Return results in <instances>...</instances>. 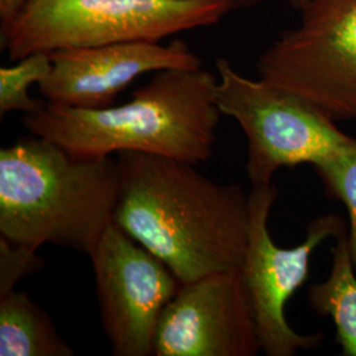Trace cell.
Segmentation results:
<instances>
[{"mask_svg": "<svg viewBox=\"0 0 356 356\" xmlns=\"http://www.w3.org/2000/svg\"><path fill=\"white\" fill-rule=\"evenodd\" d=\"M114 222L181 282L241 269L248 243L250 193L218 184L195 164L149 153L116 154Z\"/></svg>", "mask_w": 356, "mask_h": 356, "instance_id": "cell-1", "label": "cell"}, {"mask_svg": "<svg viewBox=\"0 0 356 356\" xmlns=\"http://www.w3.org/2000/svg\"><path fill=\"white\" fill-rule=\"evenodd\" d=\"M216 85L218 76L202 67L168 69L154 73L120 106L79 108L47 102L23 123L31 135L78 157L141 152L197 165L211 157L223 116Z\"/></svg>", "mask_w": 356, "mask_h": 356, "instance_id": "cell-2", "label": "cell"}, {"mask_svg": "<svg viewBox=\"0 0 356 356\" xmlns=\"http://www.w3.org/2000/svg\"><path fill=\"white\" fill-rule=\"evenodd\" d=\"M119 184L113 156L78 157L31 135L0 149V236L90 254L114 222Z\"/></svg>", "mask_w": 356, "mask_h": 356, "instance_id": "cell-3", "label": "cell"}, {"mask_svg": "<svg viewBox=\"0 0 356 356\" xmlns=\"http://www.w3.org/2000/svg\"><path fill=\"white\" fill-rule=\"evenodd\" d=\"M231 11L225 0H29L1 29V42L17 61L32 53L163 41L216 26Z\"/></svg>", "mask_w": 356, "mask_h": 356, "instance_id": "cell-4", "label": "cell"}, {"mask_svg": "<svg viewBox=\"0 0 356 356\" xmlns=\"http://www.w3.org/2000/svg\"><path fill=\"white\" fill-rule=\"evenodd\" d=\"M216 65V103L245 135V172L252 186L270 185L281 168L317 165L355 147V138L309 99L260 76H244L227 58Z\"/></svg>", "mask_w": 356, "mask_h": 356, "instance_id": "cell-5", "label": "cell"}, {"mask_svg": "<svg viewBox=\"0 0 356 356\" xmlns=\"http://www.w3.org/2000/svg\"><path fill=\"white\" fill-rule=\"evenodd\" d=\"M301 19L257 60L259 76L334 120L356 122V0H306Z\"/></svg>", "mask_w": 356, "mask_h": 356, "instance_id": "cell-6", "label": "cell"}, {"mask_svg": "<svg viewBox=\"0 0 356 356\" xmlns=\"http://www.w3.org/2000/svg\"><path fill=\"white\" fill-rule=\"evenodd\" d=\"M277 197L279 191L273 184L252 186L248 243L241 270L254 310L261 351L268 356H294L301 350L318 347L323 337L293 330L285 317V305L307 280L316 248L347 229L342 216H321L309 223L304 242L293 248H282L273 242L268 229L270 210Z\"/></svg>", "mask_w": 356, "mask_h": 356, "instance_id": "cell-7", "label": "cell"}, {"mask_svg": "<svg viewBox=\"0 0 356 356\" xmlns=\"http://www.w3.org/2000/svg\"><path fill=\"white\" fill-rule=\"evenodd\" d=\"M89 256L101 322L113 354L153 355L159 321L182 282L115 222Z\"/></svg>", "mask_w": 356, "mask_h": 356, "instance_id": "cell-8", "label": "cell"}, {"mask_svg": "<svg viewBox=\"0 0 356 356\" xmlns=\"http://www.w3.org/2000/svg\"><path fill=\"white\" fill-rule=\"evenodd\" d=\"M261 351L241 269L182 282L154 335V356H254Z\"/></svg>", "mask_w": 356, "mask_h": 356, "instance_id": "cell-9", "label": "cell"}, {"mask_svg": "<svg viewBox=\"0 0 356 356\" xmlns=\"http://www.w3.org/2000/svg\"><path fill=\"white\" fill-rule=\"evenodd\" d=\"M51 70L38 90L47 102L79 108L113 106L136 78L168 69H198L201 58L182 41H132L49 53Z\"/></svg>", "mask_w": 356, "mask_h": 356, "instance_id": "cell-10", "label": "cell"}, {"mask_svg": "<svg viewBox=\"0 0 356 356\" xmlns=\"http://www.w3.org/2000/svg\"><path fill=\"white\" fill-rule=\"evenodd\" d=\"M0 355L73 356L45 310L24 292L0 297Z\"/></svg>", "mask_w": 356, "mask_h": 356, "instance_id": "cell-11", "label": "cell"}, {"mask_svg": "<svg viewBox=\"0 0 356 356\" xmlns=\"http://www.w3.org/2000/svg\"><path fill=\"white\" fill-rule=\"evenodd\" d=\"M327 279L309 288L307 300L319 316L330 317L342 355L356 356V270L347 231L335 238Z\"/></svg>", "mask_w": 356, "mask_h": 356, "instance_id": "cell-12", "label": "cell"}, {"mask_svg": "<svg viewBox=\"0 0 356 356\" xmlns=\"http://www.w3.org/2000/svg\"><path fill=\"white\" fill-rule=\"evenodd\" d=\"M51 70L49 53H32L13 66L0 67V115L13 111L26 115L40 111L47 102L31 97L32 85H40Z\"/></svg>", "mask_w": 356, "mask_h": 356, "instance_id": "cell-13", "label": "cell"}, {"mask_svg": "<svg viewBox=\"0 0 356 356\" xmlns=\"http://www.w3.org/2000/svg\"><path fill=\"white\" fill-rule=\"evenodd\" d=\"M325 191L343 202L350 218L348 244L356 270V145L334 153L314 165Z\"/></svg>", "mask_w": 356, "mask_h": 356, "instance_id": "cell-14", "label": "cell"}, {"mask_svg": "<svg viewBox=\"0 0 356 356\" xmlns=\"http://www.w3.org/2000/svg\"><path fill=\"white\" fill-rule=\"evenodd\" d=\"M41 267L36 248L0 236V297L15 291L19 281Z\"/></svg>", "mask_w": 356, "mask_h": 356, "instance_id": "cell-15", "label": "cell"}, {"mask_svg": "<svg viewBox=\"0 0 356 356\" xmlns=\"http://www.w3.org/2000/svg\"><path fill=\"white\" fill-rule=\"evenodd\" d=\"M29 0H0L1 29L10 26L13 20L26 8Z\"/></svg>", "mask_w": 356, "mask_h": 356, "instance_id": "cell-16", "label": "cell"}, {"mask_svg": "<svg viewBox=\"0 0 356 356\" xmlns=\"http://www.w3.org/2000/svg\"><path fill=\"white\" fill-rule=\"evenodd\" d=\"M225 1H227L234 10H238V8H243V7L252 6V4L257 3V1H260V0H225Z\"/></svg>", "mask_w": 356, "mask_h": 356, "instance_id": "cell-17", "label": "cell"}, {"mask_svg": "<svg viewBox=\"0 0 356 356\" xmlns=\"http://www.w3.org/2000/svg\"><path fill=\"white\" fill-rule=\"evenodd\" d=\"M294 10L301 11V8L305 6L306 0H286Z\"/></svg>", "mask_w": 356, "mask_h": 356, "instance_id": "cell-18", "label": "cell"}]
</instances>
